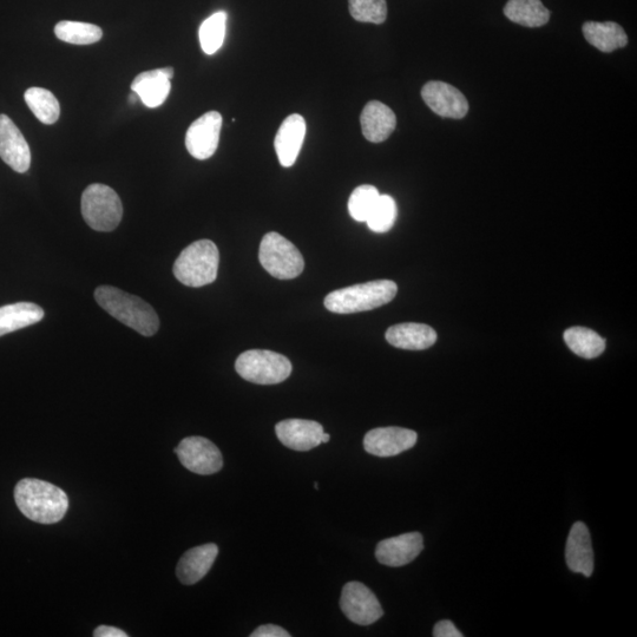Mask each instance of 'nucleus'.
Instances as JSON below:
<instances>
[{
  "instance_id": "obj_18",
  "label": "nucleus",
  "mask_w": 637,
  "mask_h": 637,
  "mask_svg": "<svg viewBox=\"0 0 637 637\" xmlns=\"http://www.w3.org/2000/svg\"><path fill=\"white\" fill-rule=\"evenodd\" d=\"M566 561L573 573H579L586 577L593 575V545H591L589 529L583 522H576L570 530L566 548Z\"/></svg>"
},
{
  "instance_id": "obj_11",
  "label": "nucleus",
  "mask_w": 637,
  "mask_h": 637,
  "mask_svg": "<svg viewBox=\"0 0 637 637\" xmlns=\"http://www.w3.org/2000/svg\"><path fill=\"white\" fill-rule=\"evenodd\" d=\"M426 105L438 116L461 120L469 111V102L457 88L451 84L431 81L422 90Z\"/></svg>"
},
{
  "instance_id": "obj_27",
  "label": "nucleus",
  "mask_w": 637,
  "mask_h": 637,
  "mask_svg": "<svg viewBox=\"0 0 637 637\" xmlns=\"http://www.w3.org/2000/svg\"><path fill=\"white\" fill-rule=\"evenodd\" d=\"M55 34L59 41L75 45L95 44L103 37L100 26L71 21L59 22L55 26Z\"/></svg>"
},
{
  "instance_id": "obj_5",
  "label": "nucleus",
  "mask_w": 637,
  "mask_h": 637,
  "mask_svg": "<svg viewBox=\"0 0 637 637\" xmlns=\"http://www.w3.org/2000/svg\"><path fill=\"white\" fill-rule=\"evenodd\" d=\"M235 370L241 378L258 385H277L291 376L293 367L290 359L268 350H249L235 363Z\"/></svg>"
},
{
  "instance_id": "obj_21",
  "label": "nucleus",
  "mask_w": 637,
  "mask_h": 637,
  "mask_svg": "<svg viewBox=\"0 0 637 637\" xmlns=\"http://www.w3.org/2000/svg\"><path fill=\"white\" fill-rule=\"evenodd\" d=\"M386 340L400 350L423 351L436 344L437 333L429 325L405 323L390 327Z\"/></svg>"
},
{
  "instance_id": "obj_12",
  "label": "nucleus",
  "mask_w": 637,
  "mask_h": 637,
  "mask_svg": "<svg viewBox=\"0 0 637 637\" xmlns=\"http://www.w3.org/2000/svg\"><path fill=\"white\" fill-rule=\"evenodd\" d=\"M417 441V432L390 426V428H378L367 432L364 438V449L373 456L393 457L412 449Z\"/></svg>"
},
{
  "instance_id": "obj_7",
  "label": "nucleus",
  "mask_w": 637,
  "mask_h": 637,
  "mask_svg": "<svg viewBox=\"0 0 637 637\" xmlns=\"http://www.w3.org/2000/svg\"><path fill=\"white\" fill-rule=\"evenodd\" d=\"M259 260L262 267L279 280H292L304 272L305 260L299 249L284 236L271 232L260 244Z\"/></svg>"
},
{
  "instance_id": "obj_31",
  "label": "nucleus",
  "mask_w": 637,
  "mask_h": 637,
  "mask_svg": "<svg viewBox=\"0 0 637 637\" xmlns=\"http://www.w3.org/2000/svg\"><path fill=\"white\" fill-rule=\"evenodd\" d=\"M351 16L360 23L383 24L387 19L386 0H348Z\"/></svg>"
},
{
  "instance_id": "obj_16",
  "label": "nucleus",
  "mask_w": 637,
  "mask_h": 637,
  "mask_svg": "<svg viewBox=\"0 0 637 637\" xmlns=\"http://www.w3.org/2000/svg\"><path fill=\"white\" fill-rule=\"evenodd\" d=\"M173 77L174 68L170 67L142 72L135 77L131 90L141 98L146 107L159 108L169 96Z\"/></svg>"
},
{
  "instance_id": "obj_14",
  "label": "nucleus",
  "mask_w": 637,
  "mask_h": 637,
  "mask_svg": "<svg viewBox=\"0 0 637 637\" xmlns=\"http://www.w3.org/2000/svg\"><path fill=\"white\" fill-rule=\"evenodd\" d=\"M323 425L305 419L282 420L275 426V433L286 448L306 452L317 448L324 435Z\"/></svg>"
},
{
  "instance_id": "obj_8",
  "label": "nucleus",
  "mask_w": 637,
  "mask_h": 637,
  "mask_svg": "<svg viewBox=\"0 0 637 637\" xmlns=\"http://www.w3.org/2000/svg\"><path fill=\"white\" fill-rule=\"evenodd\" d=\"M340 608L348 620L359 626H370L384 615L377 596L360 582L346 584L341 593Z\"/></svg>"
},
{
  "instance_id": "obj_1",
  "label": "nucleus",
  "mask_w": 637,
  "mask_h": 637,
  "mask_svg": "<svg viewBox=\"0 0 637 637\" xmlns=\"http://www.w3.org/2000/svg\"><path fill=\"white\" fill-rule=\"evenodd\" d=\"M15 501L22 514L41 524L63 520L69 509V498L62 489L41 479L25 478L16 485Z\"/></svg>"
},
{
  "instance_id": "obj_2",
  "label": "nucleus",
  "mask_w": 637,
  "mask_h": 637,
  "mask_svg": "<svg viewBox=\"0 0 637 637\" xmlns=\"http://www.w3.org/2000/svg\"><path fill=\"white\" fill-rule=\"evenodd\" d=\"M95 299L111 317L142 336L151 337L159 331V315L141 298L113 286H101L95 291Z\"/></svg>"
},
{
  "instance_id": "obj_26",
  "label": "nucleus",
  "mask_w": 637,
  "mask_h": 637,
  "mask_svg": "<svg viewBox=\"0 0 637 637\" xmlns=\"http://www.w3.org/2000/svg\"><path fill=\"white\" fill-rule=\"evenodd\" d=\"M24 100L34 115L44 124H55L61 115V105L51 91L43 88L26 90Z\"/></svg>"
},
{
  "instance_id": "obj_33",
  "label": "nucleus",
  "mask_w": 637,
  "mask_h": 637,
  "mask_svg": "<svg viewBox=\"0 0 637 637\" xmlns=\"http://www.w3.org/2000/svg\"><path fill=\"white\" fill-rule=\"evenodd\" d=\"M252 637H290L291 634L284 628L275 625H265L256 628L251 634Z\"/></svg>"
},
{
  "instance_id": "obj_13",
  "label": "nucleus",
  "mask_w": 637,
  "mask_h": 637,
  "mask_svg": "<svg viewBox=\"0 0 637 637\" xmlns=\"http://www.w3.org/2000/svg\"><path fill=\"white\" fill-rule=\"evenodd\" d=\"M0 159L19 174L28 172L31 166L29 144L6 115H0Z\"/></svg>"
},
{
  "instance_id": "obj_15",
  "label": "nucleus",
  "mask_w": 637,
  "mask_h": 637,
  "mask_svg": "<svg viewBox=\"0 0 637 637\" xmlns=\"http://www.w3.org/2000/svg\"><path fill=\"white\" fill-rule=\"evenodd\" d=\"M424 549L422 534L409 533L379 542L376 557L387 567H404L416 560Z\"/></svg>"
},
{
  "instance_id": "obj_32",
  "label": "nucleus",
  "mask_w": 637,
  "mask_h": 637,
  "mask_svg": "<svg viewBox=\"0 0 637 637\" xmlns=\"http://www.w3.org/2000/svg\"><path fill=\"white\" fill-rule=\"evenodd\" d=\"M433 636L435 637H462L464 636L451 621H439L433 628Z\"/></svg>"
},
{
  "instance_id": "obj_24",
  "label": "nucleus",
  "mask_w": 637,
  "mask_h": 637,
  "mask_svg": "<svg viewBox=\"0 0 637 637\" xmlns=\"http://www.w3.org/2000/svg\"><path fill=\"white\" fill-rule=\"evenodd\" d=\"M504 15L511 22L527 28H541L550 19V11L545 8L542 0H509L505 5Z\"/></svg>"
},
{
  "instance_id": "obj_6",
  "label": "nucleus",
  "mask_w": 637,
  "mask_h": 637,
  "mask_svg": "<svg viewBox=\"0 0 637 637\" xmlns=\"http://www.w3.org/2000/svg\"><path fill=\"white\" fill-rule=\"evenodd\" d=\"M82 215L94 231L113 232L123 216L120 196L113 188L101 183L90 185L82 195Z\"/></svg>"
},
{
  "instance_id": "obj_29",
  "label": "nucleus",
  "mask_w": 637,
  "mask_h": 637,
  "mask_svg": "<svg viewBox=\"0 0 637 637\" xmlns=\"http://www.w3.org/2000/svg\"><path fill=\"white\" fill-rule=\"evenodd\" d=\"M397 203L390 195H380L374 206L369 218H367V226L374 233H386L394 226L397 220Z\"/></svg>"
},
{
  "instance_id": "obj_36",
  "label": "nucleus",
  "mask_w": 637,
  "mask_h": 637,
  "mask_svg": "<svg viewBox=\"0 0 637 637\" xmlns=\"http://www.w3.org/2000/svg\"><path fill=\"white\" fill-rule=\"evenodd\" d=\"M314 488L317 489V490L319 489L318 483H314Z\"/></svg>"
},
{
  "instance_id": "obj_20",
  "label": "nucleus",
  "mask_w": 637,
  "mask_h": 637,
  "mask_svg": "<svg viewBox=\"0 0 637 637\" xmlns=\"http://www.w3.org/2000/svg\"><path fill=\"white\" fill-rule=\"evenodd\" d=\"M218 555V545L213 543L200 545V547L188 550L181 557L179 564H177V577L186 586H193V584L200 582L208 574Z\"/></svg>"
},
{
  "instance_id": "obj_17",
  "label": "nucleus",
  "mask_w": 637,
  "mask_h": 637,
  "mask_svg": "<svg viewBox=\"0 0 637 637\" xmlns=\"http://www.w3.org/2000/svg\"><path fill=\"white\" fill-rule=\"evenodd\" d=\"M306 136L305 118L294 114L288 116L282 122L277 136H275L274 147L277 151L278 159L282 167L290 168L297 161Z\"/></svg>"
},
{
  "instance_id": "obj_9",
  "label": "nucleus",
  "mask_w": 637,
  "mask_h": 637,
  "mask_svg": "<svg viewBox=\"0 0 637 637\" xmlns=\"http://www.w3.org/2000/svg\"><path fill=\"white\" fill-rule=\"evenodd\" d=\"M180 462L197 475H214L223 466L222 453L218 446L203 437H188L175 449Z\"/></svg>"
},
{
  "instance_id": "obj_22",
  "label": "nucleus",
  "mask_w": 637,
  "mask_h": 637,
  "mask_svg": "<svg viewBox=\"0 0 637 637\" xmlns=\"http://www.w3.org/2000/svg\"><path fill=\"white\" fill-rule=\"evenodd\" d=\"M582 31L590 45L606 54L625 48L628 44L626 31L615 22H587L583 24Z\"/></svg>"
},
{
  "instance_id": "obj_28",
  "label": "nucleus",
  "mask_w": 637,
  "mask_h": 637,
  "mask_svg": "<svg viewBox=\"0 0 637 637\" xmlns=\"http://www.w3.org/2000/svg\"><path fill=\"white\" fill-rule=\"evenodd\" d=\"M227 13L220 11L214 13L202 23L200 28V43L203 52L214 55L218 52L226 37Z\"/></svg>"
},
{
  "instance_id": "obj_25",
  "label": "nucleus",
  "mask_w": 637,
  "mask_h": 637,
  "mask_svg": "<svg viewBox=\"0 0 637 637\" xmlns=\"http://www.w3.org/2000/svg\"><path fill=\"white\" fill-rule=\"evenodd\" d=\"M564 341L576 356L584 359L600 357L606 350V340L586 327H571L564 332Z\"/></svg>"
},
{
  "instance_id": "obj_10",
  "label": "nucleus",
  "mask_w": 637,
  "mask_h": 637,
  "mask_svg": "<svg viewBox=\"0 0 637 637\" xmlns=\"http://www.w3.org/2000/svg\"><path fill=\"white\" fill-rule=\"evenodd\" d=\"M222 129V116L218 111H209L189 127L186 147L196 160H208L218 150Z\"/></svg>"
},
{
  "instance_id": "obj_30",
  "label": "nucleus",
  "mask_w": 637,
  "mask_h": 637,
  "mask_svg": "<svg viewBox=\"0 0 637 637\" xmlns=\"http://www.w3.org/2000/svg\"><path fill=\"white\" fill-rule=\"evenodd\" d=\"M379 196L380 193L376 187L370 185L357 187L348 200V212L354 220L366 222L376 206Z\"/></svg>"
},
{
  "instance_id": "obj_23",
  "label": "nucleus",
  "mask_w": 637,
  "mask_h": 637,
  "mask_svg": "<svg viewBox=\"0 0 637 637\" xmlns=\"http://www.w3.org/2000/svg\"><path fill=\"white\" fill-rule=\"evenodd\" d=\"M41 306L32 302H17V304L0 307V337L35 325L44 318Z\"/></svg>"
},
{
  "instance_id": "obj_34",
  "label": "nucleus",
  "mask_w": 637,
  "mask_h": 637,
  "mask_svg": "<svg viewBox=\"0 0 637 637\" xmlns=\"http://www.w3.org/2000/svg\"><path fill=\"white\" fill-rule=\"evenodd\" d=\"M95 637H127L129 636L127 633H124L123 630L111 627V626H100L95 629L94 632Z\"/></svg>"
},
{
  "instance_id": "obj_19",
  "label": "nucleus",
  "mask_w": 637,
  "mask_h": 637,
  "mask_svg": "<svg viewBox=\"0 0 637 637\" xmlns=\"http://www.w3.org/2000/svg\"><path fill=\"white\" fill-rule=\"evenodd\" d=\"M360 123L367 141L382 143L396 130L397 117L384 103L371 101L365 105L360 116Z\"/></svg>"
},
{
  "instance_id": "obj_3",
  "label": "nucleus",
  "mask_w": 637,
  "mask_h": 637,
  "mask_svg": "<svg viewBox=\"0 0 637 637\" xmlns=\"http://www.w3.org/2000/svg\"><path fill=\"white\" fill-rule=\"evenodd\" d=\"M397 293L398 286L394 281H370L333 291L325 298V307L337 314L367 312L389 304Z\"/></svg>"
},
{
  "instance_id": "obj_4",
  "label": "nucleus",
  "mask_w": 637,
  "mask_h": 637,
  "mask_svg": "<svg viewBox=\"0 0 637 637\" xmlns=\"http://www.w3.org/2000/svg\"><path fill=\"white\" fill-rule=\"evenodd\" d=\"M220 253L210 240L193 242L183 249L174 264V275L181 284L188 287H203L218 278Z\"/></svg>"
},
{
  "instance_id": "obj_35",
  "label": "nucleus",
  "mask_w": 637,
  "mask_h": 637,
  "mask_svg": "<svg viewBox=\"0 0 637 637\" xmlns=\"http://www.w3.org/2000/svg\"><path fill=\"white\" fill-rule=\"evenodd\" d=\"M331 436L328 435V433L324 432L323 438H321V443H328L330 442Z\"/></svg>"
}]
</instances>
